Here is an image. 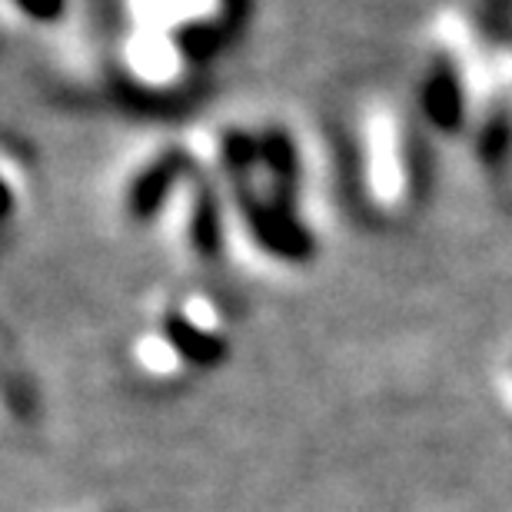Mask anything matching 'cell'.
Segmentation results:
<instances>
[{
    "mask_svg": "<svg viewBox=\"0 0 512 512\" xmlns=\"http://www.w3.org/2000/svg\"><path fill=\"white\" fill-rule=\"evenodd\" d=\"M187 130L217 187L230 260L263 273L310 270L330 223L310 133L266 110H227Z\"/></svg>",
    "mask_w": 512,
    "mask_h": 512,
    "instance_id": "obj_1",
    "label": "cell"
},
{
    "mask_svg": "<svg viewBox=\"0 0 512 512\" xmlns=\"http://www.w3.org/2000/svg\"><path fill=\"white\" fill-rule=\"evenodd\" d=\"M429 133L413 100L366 94L353 110L350 163L353 187L366 217L376 223H406L426 197V150Z\"/></svg>",
    "mask_w": 512,
    "mask_h": 512,
    "instance_id": "obj_5",
    "label": "cell"
},
{
    "mask_svg": "<svg viewBox=\"0 0 512 512\" xmlns=\"http://www.w3.org/2000/svg\"><path fill=\"white\" fill-rule=\"evenodd\" d=\"M250 20V0H104L107 77L143 104L193 94Z\"/></svg>",
    "mask_w": 512,
    "mask_h": 512,
    "instance_id": "obj_3",
    "label": "cell"
},
{
    "mask_svg": "<svg viewBox=\"0 0 512 512\" xmlns=\"http://www.w3.org/2000/svg\"><path fill=\"white\" fill-rule=\"evenodd\" d=\"M509 183H512V170H509Z\"/></svg>",
    "mask_w": 512,
    "mask_h": 512,
    "instance_id": "obj_10",
    "label": "cell"
},
{
    "mask_svg": "<svg viewBox=\"0 0 512 512\" xmlns=\"http://www.w3.org/2000/svg\"><path fill=\"white\" fill-rule=\"evenodd\" d=\"M506 386H509V393H512V360H509V370H506Z\"/></svg>",
    "mask_w": 512,
    "mask_h": 512,
    "instance_id": "obj_9",
    "label": "cell"
},
{
    "mask_svg": "<svg viewBox=\"0 0 512 512\" xmlns=\"http://www.w3.org/2000/svg\"><path fill=\"white\" fill-rule=\"evenodd\" d=\"M107 193L117 223L157 240L177 260L190 266L230 260L217 187L187 127L133 143Z\"/></svg>",
    "mask_w": 512,
    "mask_h": 512,
    "instance_id": "obj_4",
    "label": "cell"
},
{
    "mask_svg": "<svg viewBox=\"0 0 512 512\" xmlns=\"http://www.w3.org/2000/svg\"><path fill=\"white\" fill-rule=\"evenodd\" d=\"M0 10H4L7 30L37 37L64 27V20L74 10V0H0Z\"/></svg>",
    "mask_w": 512,
    "mask_h": 512,
    "instance_id": "obj_8",
    "label": "cell"
},
{
    "mask_svg": "<svg viewBox=\"0 0 512 512\" xmlns=\"http://www.w3.org/2000/svg\"><path fill=\"white\" fill-rule=\"evenodd\" d=\"M4 223L7 227H17L20 220L27 217L30 207H34L37 197V163L30 157L27 147H20V140L7 137L4 140Z\"/></svg>",
    "mask_w": 512,
    "mask_h": 512,
    "instance_id": "obj_7",
    "label": "cell"
},
{
    "mask_svg": "<svg viewBox=\"0 0 512 512\" xmlns=\"http://www.w3.org/2000/svg\"><path fill=\"white\" fill-rule=\"evenodd\" d=\"M230 340L233 316L227 296L203 283H180L150 300L130 353L143 373L173 380L213 370L227 356Z\"/></svg>",
    "mask_w": 512,
    "mask_h": 512,
    "instance_id": "obj_6",
    "label": "cell"
},
{
    "mask_svg": "<svg viewBox=\"0 0 512 512\" xmlns=\"http://www.w3.org/2000/svg\"><path fill=\"white\" fill-rule=\"evenodd\" d=\"M433 143L463 150L509 183L512 170V0H446L423 24L413 90Z\"/></svg>",
    "mask_w": 512,
    "mask_h": 512,
    "instance_id": "obj_2",
    "label": "cell"
}]
</instances>
